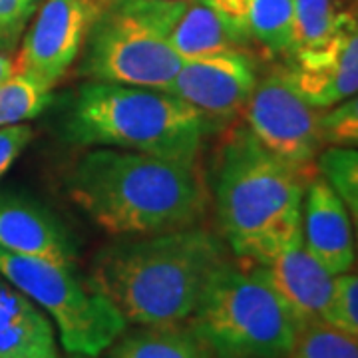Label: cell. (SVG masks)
Here are the masks:
<instances>
[{
	"label": "cell",
	"mask_w": 358,
	"mask_h": 358,
	"mask_svg": "<svg viewBox=\"0 0 358 358\" xmlns=\"http://www.w3.org/2000/svg\"><path fill=\"white\" fill-rule=\"evenodd\" d=\"M72 203L112 237H141L199 225L207 187L197 162L94 148L66 179Z\"/></svg>",
	"instance_id": "obj_1"
},
{
	"label": "cell",
	"mask_w": 358,
	"mask_h": 358,
	"mask_svg": "<svg viewBox=\"0 0 358 358\" xmlns=\"http://www.w3.org/2000/svg\"><path fill=\"white\" fill-rule=\"evenodd\" d=\"M227 259L225 243L199 225L115 237L92 259L90 281L128 324H179L192 319L211 275Z\"/></svg>",
	"instance_id": "obj_2"
},
{
	"label": "cell",
	"mask_w": 358,
	"mask_h": 358,
	"mask_svg": "<svg viewBox=\"0 0 358 358\" xmlns=\"http://www.w3.org/2000/svg\"><path fill=\"white\" fill-rule=\"evenodd\" d=\"M308 176L271 155L235 122L215 167V207L233 255L261 263L301 233Z\"/></svg>",
	"instance_id": "obj_3"
},
{
	"label": "cell",
	"mask_w": 358,
	"mask_h": 358,
	"mask_svg": "<svg viewBox=\"0 0 358 358\" xmlns=\"http://www.w3.org/2000/svg\"><path fill=\"white\" fill-rule=\"evenodd\" d=\"M215 126L189 103L164 90L88 82L68 106L62 136L80 148L197 162Z\"/></svg>",
	"instance_id": "obj_4"
},
{
	"label": "cell",
	"mask_w": 358,
	"mask_h": 358,
	"mask_svg": "<svg viewBox=\"0 0 358 358\" xmlns=\"http://www.w3.org/2000/svg\"><path fill=\"white\" fill-rule=\"evenodd\" d=\"M217 358H289L301 322L247 261L227 259L211 275L187 320Z\"/></svg>",
	"instance_id": "obj_5"
},
{
	"label": "cell",
	"mask_w": 358,
	"mask_h": 358,
	"mask_svg": "<svg viewBox=\"0 0 358 358\" xmlns=\"http://www.w3.org/2000/svg\"><path fill=\"white\" fill-rule=\"evenodd\" d=\"M0 275L48 313L64 350L74 357H100L128 329L112 301L72 265L0 249Z\"/></svg>",
	"instance_id": "obj_6"
},
{
	"label": "cell",
	"mask_w": 358,
	"mask_h": 358,
	"mask_svg": "<svg viewBox=\"0 0 358 358\" xmlns=\"http://www.w3.org/2000/svg\"><path fill=\"white\" fill-rule=\"evenodd\" d=\"M78 74L88 82L164 90L183 66V58L138 18L108 6L90 26Z\"/></svg>",
	"instance_id": "obj_7"
},
{
	"label": "cell",
	"mask_w": 358,
	"mask_h": 358,
	"mask_svg": "<svg viewBox=\"0 0 358 358\" xmlns=\"http://www.w3.org/2000/svg\"><path fill=\"white\" fill-rule=\"evenodd\" d=\"M320 112L294 90L282 66L259 76L243 112L245 128L268 154L313 178L324 150L320 138Z\"/></svg>",
	"instance_id": "obj_8"
},
{
	"label": "cell",
	"mask_w": 358,
	"mask_h": 358,
	"mask_svg": "<svg viewBox=\"0 0 358 358\" xmlns=\"http://www.w3.org/2000/svg\"><path fill=\"white\" fill-rule=\"evenodd\" d=\"M110 6L152 28L183 60L249 52L253 42L211 0H114Z\"/></svg>",
	"instance_id": "obj_9"
},
{
	"label": "cell",
	"mask_w": 358,
	"mask_h": 358,
	"mask_svg": "<svg viewBox=\"0 0 358 358\" xmlns=\"http://www.w3.org/2000/svg\"><path fill=\"white\" fill-rule=\"evenodd\" d=\"M98 16L90 0H42L16 56V72L54 88L76 62Z\"/></svg>",
	"instance_id": "obj_10"
},
{
	"label": "cell",
	"mask_w": 358,
	"mask_h": 358,
	"mask_svg": "<svg viewBox=\"0 0 358 358\" xmlns=\"http://www.w3.org/2000/svg\"><path fill=\"white\" fill-rule=\"evenodd\" d=\"M257 80L251 52H227L185 60L167 92L201 112L217 129H227L243 115Z\"/></svg>",
	"instance_id": "obj_11"
},
{
	"label": "cell",
	"mask_w": 358,
	"mask_h": 358,
	"mask_svg": "<svg viewBox=\"0 0 358 358\" xmlns=\"http://www.w3.org/2000/svg\"><path fill=\"white\" fill-rule=\"evenodd\" d=\"M294 90L319 110H329L358 94V18L345 10L317 50L296 54L282 64Z\"/></svg>",
	"instance_id": "obj_12"
},
{
	"label": "cell",
	"mask_w": 358,
	"mask_h": 358,
	"mask_svg": "<svg viewBox=\"0 0 358 358\" xmlns=\"http://www.w3.org/2000/svg\"><path fill=\"white\" fill-rule=\"evenodd\" d=\"M293 310L301 327L324 320L334 293V277L310 255L303 231L261 263L247 261Z\"/></svg>",
	"instance_id": "obj_13"
},
{
	"label": "cell",
	"mask_w": 358,
	"mask_h": 358,
	"mask_svg": "<svg viewBox=\"0 0 358 358\" xmlns=\"http://www.w3.org/2000/svg\"><path fill=\"white\" fill-rule=\"evenodd\" d=\"M301 231L310 255L333 277L352 271L357 263L352 217L341 195L320 173L307 183Z\"/></svg>",
	"instance_id": "obj_14"
},
{
	"label": "cell",
	"mask_w": 358,
	"mask_h": 358,
	"mask_svg": "<svg viewBox=\"0 0 358 358\" xmlns=\"http://www.w3.org/2000/svg\"><path fill=\"white\" fill-rule=\"evenodd\" d=\"M0 249L64 265L76 261V243L64 223L48 207L16 193H0Z\"/></svg>",
	"instance_id": "obj_15"
},
{
	"label": "cell",
	"mask_w": 358,
	"mask_h": 358,
	"mask_svg": "<svg viewBox=\"0 0 358 358\" xmlns=\"http://www.w3.org/2000/svg\"><path fill=\"white\" fill-rule=\"evenodd\" d=\"M0 358H58L48 317L0 275Z\"/></svg>",
	"instance_id": "obj_16"
},
{
	"label": "cell",
	"mask_w": 358,
	"mask_h": 358,
	"mask_svg": "<svg viewBox=\"0 0 358 358\" xmlns=\"http://www.w3.org/2000/svg\"><path fill=\"white\" fill-rule=\"evenodd\" d=\"M115 343V358H213L211 346L189 322L138 327Z\"/></svg>",
	"instance_id": "obj_17"
},
{
	"label": "cell",
	"mask_w": 358,
	"mask_h": 358,
	"mask_svg": "<svg viewBox=\"0 0 358 358\" xmlns=\"http://www.w3.org/2000/svg\"><path fill=\"white\" fill-rule=\"evenodd\" d=\"M237 22L249 40L268 56H291L294 0H239Z\"/></svg>",
	"instance_id": "obj_18"
},
{
	"label": "cell",
	"mask_w": 358,
	"mask_h": 358,
	"mask_svg": "<svg viewBox=\"0 0 358 358\" xmlns=\"http://www.w3.org/2000/svg\"><path fill=\"white\" fill-rule=\"evenodd\" d=\"M338 0H294V38L291 56L317 50L331 38L341 14ZM289 56V58H291Z\"/></svg>",
	"instance_id": "obj_19"
},
{
	"label": "cell",
	"mask_w": 358,
	"mask_h": 358,
	"mask_svg": "<svg viewBox=\"0 0 358 358\" xmlns=\"http://www.w3.org/2000/svg\"><path fill=\"white\" fill-rule=\"evenodd\" d=\"M52 102V90L34 78L14 72L0 84V128L38 117Z\"/></svg>",
	"instance_id": "obj_20"
},
{
	"label": "cell",
	"mask_w": 358,
	"mask_h": 358,
	"mask_svg": "<svg viewBox=\"0 0 358 358\" xmlns=\"http://www.w3.org/2000/svg\"><path fill=\"white\" fill-rule=\"evenodd\" d=\"M289 358H358V336L319 320L301 329Z\"/></svg>",
	"instance_id": "obj_21"
},
{
	"label": "cell",
	"mask_w": 358,
	"mask_h": 358,
	"mask_svg": "<svg viewBox=\"0 0 358 358\" xmlns=\"http://www.w3.org/2000/svg\"><path fill=\"white\" fill-rule=\"evenodd\" d=\"M317 167L341 195L348 211H358V150L324 148L317 159Z\"/></svg>",
	"instance_id": "obj_22"
},
{
	"label": "cell",
	"mask_w": 358,
	"mask_h": 358,
	"mask_svg": "<svg viewBox=\"0 0 358 358\" xmlns=\"http://www.w3.org/2000/svg\"><path fill=\"white\" fill-rule=\"evenodd\" d=\"M320 138L324 148L358 150V94L320 112Z\"/></svg>",
	"instance_id": "obj_23"
},
{
	"label": "cell",
	"mask_w": 358,
	"mask_h": 358,
	"mask_svg": "<svg viewBox=\"0 0 358 358\" xmlns=\"http://www.w3.org/2000/svg\"><path fill=\"white\" fill-rule=\"evenodd\" d=\"M324 322L358 336V273L334 277V293Z\"/></svg>",
	"instance_id": "obj_24"
},
{
	"label": "cell",
	"mask_w": 358,
	"mask_h": 358,
	"mask_svg": "<svg viewBox=\"0 0 358 358\" xmlns=\"http://www.w3.org/2000/svg\"><path fill=\"white\" fill-rule=\"evenodd\" d=\"M42 0H0V52H13Z\"/></svg>",
	"instance_id": "obj_25"
},
{
	"label": "cell",
	"mask_w": 358,
	"mask_h": 358,
	"mask_svg": "<svg viewBox=\"0 0 358 358\" xmlns=\"http://www.w3.org/2000/svg\"><path fill=\"white\" fill-rule=\"evenodd\" d=\"M34 138V129L28 124H14L0 128V179L13 167L20 154Z\"/></svg>",
	"instance_id": "obj_26"
},
{
	"label": "cell",
	"mask_w": 358,
	"mask_h": 358,
	"mask_svg": "<svg viewBox=\"0 0 358 358\" xmlns=\"http://www.w3.org/2000/svg\"><path fill=\"white\" fill-rule=\"evenodd\" d=\"M16 72V58L10 56V52H0V84L13 76Z\"/></svg>",
	"instance_id": "obj_27"
},
{
	"label": "cell",
	"mask_w": 358,
	"mask_h": 358,
	"mask_svg": "<svg viewBox=\"0 0 358 358\" xmlns=\"http://www.w3.org/2000/svg\"><path fill=\"white\" fill-rule=\"evenodd\" d=\"M352 227H355V245H357V263H358V211H350Z\"/></svg>",
	"instance_id": "obj_28"
},
{
	"label": "cell",
	"mask_w": 358,
	"mask_h": 358,
	"mask_svg": "<svg viewBox=\"0 0 358 358\" xmlns=\"http://www.w3.org/2000/svg\"><path fill=\"white\" fill-rule=\"evenodd\" d=\"M90 2L98 8V13H102V10L108 8V0H90Z\"/></svg>",
	"instance_id": "obj_29"
},
{
	"label": "cell",
	"mask_w": 358,
	"mask_h": 358,
	"mask_svg": "<svg viewBox=\"0 0 358 358\" xmlns=\"http://www.w3.org/2000/svg\"><path fill=\"white\" fill-rule=\"evenodd\" d=\"M355 14H357V18H358V0H357V8H355Z\"/></svg>",
	"instance_id": "obj_30"
},
{
	"label": "cell",
	"mask_w": 358,
	"mask_h": 358,
	"mask_svg": "<svg viewBox=\"0 0 358 358\" xmlns=\"http://www.w3.org/2000/svg\"><path fill=\"white\" fill-rule=\"evenodd\" d=\"M76 358H86V357H76ZM108 358H115V357H114V355H112V357H108Z\"/></svg>",
	"instance_id": "obj_31"
},
{
	"label": "cell",
	"mask_w": 358,
	"mask_h": 358,
	"mask_svg": "<svg viewBox=\"0 0 358 358\" xmlns=\"http://www.w3.org/2000/svg\"><path fill=\"white\" fill-rule=\"evenodd\" d=\"M112 2H114V0H108V6H110V4H112Z\"/></svg>",
	"instance_id": "obj_32"
}]
</instances>
